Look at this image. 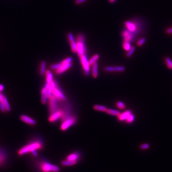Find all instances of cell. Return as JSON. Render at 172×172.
I'll return each instance as SVG.
<instances>
[{"label": "cell", "mask_w": 172, "mask_h": 172, "mask_svg": "<svg viewBox=\"0 0 172 172\" xmlns=\"http://www.w3.org/2000/svg\"><path fill=\"white\" fill-rule=\"evenodd\" d=\"M100 58V55L98 54H96L94 55L91 58V59L89 60V63L90 66H91L93 64L96 62Z\"/></svg>", "instance_id": "4316f807"}, {"label": "cell", "mask_w": 172, "mask_h": 172, "mask_svg": "<svg viewBox=\"0 0 172 172\" xmlns=\"http://www.w3.org/2000/svg\"><path fill=\"white\" fill-rule=\"evenodd\" d=\"M92 74L94 78L98 77V63L96 62L92 66Z\"/></svg>", "instance_id": "ac0fdd59"}, {"label": "cell", "mask_w": 172, "mask_h": 172, "mask_svg": "<svg viewBox=\"0 0 172 172\" xmlns=\"http://www.w3.org/2000/svg\"><path fill=\"white\" fill-rule=\"evenodd\" d=\"M116 105L118 107V108H119V109H125V107H126L125 104L123 102H122L121 101H120L117 102Z\"/></svg>", "instance_id": "d590c367"}, {"label": "cell", "mask_w": 172, "mask_h": 172, "mask_svg": "<svg viewBox=\"0 0 172 172\" xmlns=\"http://www.w3.org/2000/svg\"><path fill=\"white\" fill-rule=\"evenodd\" d=\"M4 87L3 84H0V92H2V91H3L4 90Z\"/></svg>", "instance_id": "60d3db41"}, {"label": "cell", "mask_w": 172, "mask_h": 172, "mask_svg": "<svg viewBox=\"0 0 172 172\" xmlns=\"http://www.w3.org/2000/svg\"><path fill=\"white\" fill-rule=\"evenodd\" d=\"M38 167L42 172H59L60 171L59 167L45 161L40 162Z\"/></svg>", "instance_id": "7a4b0ae2"}, {"label": "cell", "mask_w": 172, "mask_h": 172, "mask_svg": "<svg viewBox=\"0 0 172 172\" xmlns=\"http://www.w3.org/2000/svg\"><path fill=\"white\" fill-rule=\"evenodd\" d=\"M146 39L145 38H142L141 39L139 40V41H137L136 45L138 46H141L146 42Z\"/></svg>", "instance_id": "836d02e7"}, {"label": "cell", "mask_w": 172, "mask_h": 172, "mask_svg": "<svg viewBox=\"0 0 172 172\" xmlns=\"http://www.w3.org/2000/svg\"><path fill=\"white\" fill-rule=\"evenodd\" d=\"M42 143L39 141L31 142L27 145L21 148L18 151V154L23 155L32 152L33 150H37L42 149Z\"/></svg>", "instance_id": "6da1fadb"}, {"label": "cell", "mask_w": 172, "mask_h": 172, "mask_svg": "<svg viewBox=\"0 0 172 172\" xmlns=\"http://www.w3.org/2000/svg\"><path fill=\"white\" fill-rule=\"evenodd\" d=\"M87 1H88V0H75V3L76 4L79 5V4H80L81 3H84L85 2H86Z\"/></svg>", "instance_id": "74e56055"}, {"label": "cell", "mask_w": 172, "mask_h": 172, "mask_svg": "<svg viewBox=\"0 0 172 172\" xmlns=\"http://www.w3.org/2000/svg\"><path fill=\"white\" fill-rule=\"evenodd\" d=\"M132 114V112L130 110H128L126 112H124L122 113H121L118 116V119L121 121H126L128 117L130 116V114Z\"/></svg>", "instance_id": "5bb4252c"}, {"label": "cell", "mask_w": 172, "mask_h": 172, "mask_svg": "<svg viewBox=\"0 0 172 172\" xmlns=\"http://www.w3.org/2000/svg\"><path fill=\"white\" fill-rule=\"evenodd\" d=\"M80 157V154L78 153H74L70 154L67 156L66 160L73 161H78Z\"/></svg>", "instance_id": "e0dca14e"}, {"label": "cell", "mask_w": 172, "mask_h": 172, "mask_svg": "<svg viewBox=\"0 0 172 172\" xmlns=\"http://www.w3.org/2000/svg\"><path fill=\"white\" fill-rule=\"evenodd\" d=\"M52 93L58 100H62L65 101L67 100L66 97L62 91L59 87L58 85H57V82H56V87L52 90Z\"/></svg>", "instance_id": "5b68a950"}, {"label": "cell", "mask_w": 172, "mask_h": 172, "mask_svg": "<svg viewBox=\"0 0 172 172\" xmlns=\"http://www.w3.org/2000/svg\"><path fill=\"white\" fill-rule=\"evenodd\" d=\"M80 58V61L83 68L85 75L88 76L90 75V65L89 60L86 54H84Z\"/></svg>", "instance_id": "3957f363"}, {"label": "cell", "mask_w": 172, "mask_h": 172, "mask_svg": "<svg viewBox=\"0 0 172 172\" xmlns=\"http://www.w3.org/2000/svg\"><path fill=\"white\" fill-rule=\"evenodd\" d=\"M135 50V46H132L131 49H130V50L128 51L127 54H126V56L128 58L131 57L133 56V54Z\"/></svg>", "instance_id": "f1b7e54d"}, {"label": "cell", "mask_w": 172, "mask_h": 172, "mask_svg": "<svg viewBox=\"0 0 172 172\" xmlns=\"http://www.w3.org/2000/svg\"><path fill=\"white\" fill-rule=\"evenodd\" d=\"M140 148L141 150H147L150 148V145L148 143H143L140 145Z\"/></svg>", "instance_id": "8d00e7d4"}, {"label": "cell", "mask_w": 172, "mask_h": 172, "mask_svg": "<svg viewBox=\"0 0 172 172\" xmlns=\"http://www.w3.org/2000/svg\"><path fill=\"white\" fill-rule=\"evenodd\" d=\"M106 112L109 114L113 116H118L121 114V112L119 111L114 109H108L106 111Z\"/></svg>", "instance_id": "484cf974"}, {"label": "cell", "mask_w": 172, "mask_h": 172, "mask_svg": "<svg viewBox=\"0 0 172 172\" xmlns=\"http://www.w3.org/2000/svg\"><path fill=\"white\" fill-rule=\"evenodd\" d=\"M49 107H50V111L51 113L52 114L54 113V112H57L58 109V102H57V97L53 95L52 97L49 99Z\"/></svg>", "instance_id": "8992f818"}, {"label": "cell", "mask_w": 172, "mask_h": 172, "mask_svg": "<svg viewBox=\"0 0 172 172\" xmlns=\"http://www.w3.org/2000/svg\"><path fill=\"white\" fill-rule=\"evenodd\" d=\"M20 119L22 121L31 125H36L37 123L36 120L25 115H22L20 116Z\"/></svg>", "instance_id": "30bf717a"}, {"label": "cell", "mask_w": 172, "mask_h": 172, "mask_svg": "<svg viewBox=\"0 0 172 172\" xmlns=\"http://www.w3.org/2000/svg\"><path fill=\"white\" fill-rule=\"evenodd\" d=\"M45 75L46 76V82L50 84L52 81H53V75L52 73L49 70H47L45 72Z\"/></svg>", "instance_id": "ffe728a7"}, {"label": "cell", "mask_w": 172, "mask_h": 172, "mask_svg": "<svg viewBox=\"0 0 172 172\" xmlns=\"http://www.w3.org/2000/svg\"><path fill=\"white\" fill-rule=\"evenodd\" d=\"M77 121V118L75 116H71L70 118L64 121L61 125V129L63 131L66 130L70 127L75 123Z\"/></svg>", "instance_id": "277c9868"}, {"label": "cell", "mask_w": 172, "mask_h": 172, "mask_svg": "<svg viewBox=\"0 0 172 172\" xmlns=\"http://www.w3.org/2000/svg\"><path fill=\"white\" fill-rule=\"evenodd\" d=\"M63 111L60 110H58L57 112H54V113L51 114V116L49 117V121L51 122H54L61 118L63 116Z\"/></svg>", "instance_id": "9c48e42d"}, {"label": "cell", "mask_w": 172, "mask_h": 172, "mask_svg": "<svg viewBox=\"0 0 172 172\" xmlns=\"http://www.w3.org/2000/svg\"><path fill=\"white\" fill-rule=\"evenodd\" d=\"M125 25L128 29V30L132 32H135L136 30V25L133 22L130 21H126L125 22Z\"/></svg>", "instance_id": "2e32d148"}, {"label": "cell", "mask_w": 172, "mask_h": 172, "mask_svg": "<svg viewBox=\"0 0 172 172\" xmlns=\"http://www.w3.org/2000/svg\"><path fill=\"white\" fill-rule=\"evenodd\" d=\"M31 153H32V154L33 155V156H35V157H37V156H38V154L37 152H36V150H33V151H32V152H31Z\"/></svg>", "instance_id": "f35d334b"}, {"label": "cell", "mask_w": 172, "mask_h": 172, "mask_svg": "<svg viewBox=\"0 0 172 172\" xmlns=\"http://www.w3.org/2000/svg\"><path fill=\"white\" fill-rule=\"evenodd\" d=\"M46 62L45 61H43L41 63L40 67V74L42 75H45L46 72Z\"/></svg>", "instance_id": "44dd1931"}, {"label": "cell", "mask_w": 172, "mask_h": 172, "mask_svg": "<svg viewBox=\"0 0 172 172\" xmlns=\"http://www.w3.org/2000/svg\"><path fill=\"white\" fill-rule=\"evenodd\" d=\"M73 61V58L71 57H68L65 59L64 60L61 62V63L62 64H66L70 63H72Z\"/></svg>", "instance_id": "e575fe53"}, {"label": "cell", "mask_w": 172, "mask_h": 172, "mask_svg": "<svg viewBox=\"0 0 172 172\" xmlns=\"http://www.w3.org/2000/svg\"><path fill=\"white\" fill-rule=\"evenodd\" d=\"M62 66V63H58L54 64H52L50 66V68L51 70H57L59 69L61 66Z\"/></svg>", "instance_id": "1f68e13d"}, {"label": "cell", "mask_w": 172, "mask_h": 172, "mask_svg": "<svg viewBox=\"0 0 172 172\" xmlns=\"http://www.w3.org/2000/svg\"><path fill=\"white\" fill-rule=\"evenodd\" d=\"M72 66L73 64L72 63L66 64H62V66H61L60 67L59 69L56 70V72L58 75H60L61 74L65 72V71H66V70H69Z\"/></svg>", "instance_id": "7c38bea8"}, {"label": "cell", "mask_w": 172, "mask_h": 172, "mask_svg": "<svg viewBox=\"0 0 172 172\" xmlns=\"http://www.w3.org/2000/svg\"><path fill=\"white\" fill-rule=\"evenodd\" d=\"M115 1L116 0H109V2L111 3H114L115 2Z\"/></svg>", "instance_id": "b9f144b4"}, {"label": "cell", "mask_w": 172, "mask_h": 172, "mask_svg": "<svg viewBox=\"0 0 172 172\" xmlns=\"http://www.w3.org/2000/svg\"><path fill=\"white\" fill-rule=\"evenodd\" d=\"M3 95L1 92H0V110L3 112H6V110L3 102Z\"/></svg>", "instance_id": "603a6c76"}, {"label": "cell", "mask_w": 172, "mask_h": 172, "mask_svg": "<svg viewBox=\"0 0 172 172\" xmlns=\"http://www.w3.org/2000/svg\"><path fill=\"white\" fill-rule=\"evenodd\" d=\"M3 100L4 104V106L5 107V108H6V112H10L11 110V106L9 104V101L7 100V98L4 95H3Z\"/></svg>", "instance_id": "d4e9b609"}, {"label": "cell", "mask_w": 172, "mask_h": 172, "mask_svg": "<svg viewBox=\"0 0 172 172\" xmlns=\"http://www.w3.org/2000/svg\"><path fill=\"white\" fill-rule=\"evenodd\" d=\"M134 119H135V116H134V115L132 113V114H130V116L128 117V118L126 119V122H127V123H130L133 122V121L134 120Z\"/></svg>", "instance_id": "d6a6232c"}, {"label": "cell", "mask_w": 172, "mask_h": 172, "mask_svg": "<svg viewBox=\"0 0 172 172\" xmlns=\"http://www.w3.org/2000/svg\"><path fill=\"white\" fill-rule=\"evenodd\" d=\"M77 42L80 43L82 44L85 47L87 48L86 45V41H85V36L82 33H80L77 36Z\"/></svg>", "instance_id": "d6986e66"}, {"label": "cell", "mask_w": 172, "mask_h": 172, "mask_svg": "<svg viewBox=\"0 0 172 172\" xmlns=\"http://www.w3.org/2000/svg\"><path fill=\"white\" fill-rule=\"evenodd\" d=\"M47 89L44 87L41 91V102L43 104H45L47 102V100L48 99L47 96Z\"/></svg>", "instance_id": "9a60e30c"}, {"label": "cell", "mask_w": 172, "mask_h": 172, "mask_svg": "<svg viewBox=\"0 0 172 172\" xmlns=\"http://www.w3.org/2000/svg\"><path fill=\"white\" fill-rule=\"evenodd\" d=\"M106 72H124L126 68L124 66H107L104 68Z\"/></svg>", "instance_id": "ba28073f"}, {"label": "cell", "mask_w": 172, "mask_h": 172, "mask_svg": "<svg viewBox=\"0 0 172 172\" xmlns=\"http://www.w3.org/2000/svg\"><path fill=\"white\" fill-rule=\"evenodd\" d=\"M123 47L125 51H128L130 49H131L132 46H131L130 42L124 41L123 44Z\"/></svg>", "instance_id": "83f0119b"}, {"label": "cell", "mask_w": 172, "mask_h": 172, "mask_svg": "<svg viewBox=\"0 0 172 172\" xmlns=\"http://www.w3.org/2000/svg\"><path fill=\"white\" fill-rule=\"evenodd\" d=\"M166 33L168 34H172V27L169 28L167 29L166 31Z\"/></svg>", "instance_id": "ab89813d"}, {"label": "cell", "mask_w": 172, "mask_h": 172, "mask_svg": "<svg viewBox=\"0 0 172 172\" xmlns=\"http://www.w3.org/2000/svg\"><path fill=\"white\" fill-rule=\"evenodd\" d=\"M6 159V155L4 154L3 152L0 151V166L4 163Z\"/></svg>", "instance_id": "f546056e"}, {"label": "cell", "mask_w": 172, "mask_h": 172, "mask_svg": "<svg viewBox=\"0 0 172 172\" xmlns=\"http://www.w3.org/2000/svg\"><path fill=\"white\" fill-rule=\"evenodd\" d=\"M67 38L70 42V47H71L72 51L75 53H77V43L75 42L73 34L71 32H69L68 33H67Z\"/></svg>", "instance_id": "52a82bcc"}, {"label": "cell", "mask_w": 172, "mask_h": 172, "mask_svg": "<svg viewBox=\"0 0 172 172\" xmlns=\"http://www.w3.org/2000/svg\"><path fill=\"white\" fill-rule=\"evenodd\" d=\"M167 67L170 70L172 69V61L169 57H166L165 59Z\"/></svg>", "instance_id": "4dcf8cb0"}, {"label": "cell", "mask_w": 172, "mask_h": 172, "mask_svg": "<svg viewBox=\"0 0 172 172\" xmlns=\"http://www.w3.org/2000/svg\"><path fill=\"white\" fill-rule=\"evenodd\" d=\"M133 32L129 30H125L123 31L122 33V37L123 38L124 41L130 42L133 39Z\"/></svg>", "instance_id": "4fadbf2b"}, {"label": "cell", "mask_w": 172, "mask_h": 172, "mask_svg": "<svg viewBox=\"0 0 172 172\" xmlns=\"http://www.w3.org/2000/svg\"><path fill=\"white\" fill-rule=\"evenodd\" d=\"M87 52V49L85 47L80 43L77 42V53L79 57H81Z\"/></svg>", "instance_id": "8fae6325"}, {"label": "cell", "mask_w": 172, "mask_h": 172, "mask_svg": "<svg viewBox=\"0 0 172 172\" xmlns=\"http://www.w3.org/2000/svg\"><path fill=\"white\" fill-rule=\"evenodd\" d=\"M77 163V161H70V160H63L61 163L62 166H75Z\"/></svg>", "instance_id": "7402d4cb"}, {"label": "cell", "mask_w": 172, "mask_h": 172, "mask_svg": "<svg viewBox=\"0 0 172 172\" xmlns=\"http://www.w3.org/2000/svg\"><path fill=\"white\" fill-rule=\"evenodd\" d=\"M93 109L99 112H106L107 110V108L106 106L100 105H95L93 106Z\"/></svg>", "instance_id": "cb8c5ba5"}]
</instances>
